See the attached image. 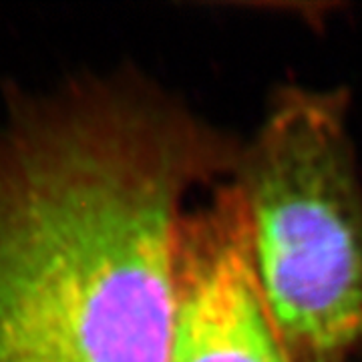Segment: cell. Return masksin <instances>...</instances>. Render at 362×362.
<instances>
[{"label":"cell","instance_id":"obj_1","mask_svg":"<svg viewBox=\"0 0 362 362\" xmlns=\"http://www.w3.org/2000/svg\"><path fill=\"white\" fill-rule=\"evenodd\" d=\"M240 145L129 75L18 99L0 121V362H168L181 223Z\"/></svg>","mask_w":362,"mask_h":362},{"label":"cell","instance_id":"obj_2","mask_svg":"<svg viewBox=\"0 0 362 362\" xmlns=\"http://www.w3.org/2000/svg\"><path fill=\"white\" fill-rule=\"evenodd\" d=\"M230 181L288 362H362V173L346 95L282 87Z\"/></svg>","mask_w":362,"mask_h":362}]
</instances>
